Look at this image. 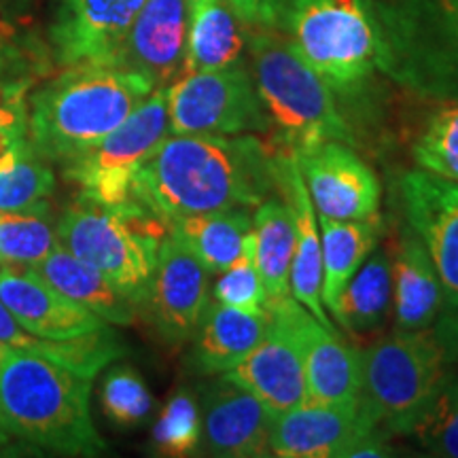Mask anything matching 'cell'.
<instances>
[{
    "label": "cell",
    "instance_id": "obj_1",
    "mask_svg": "<svg viewBox=\"0 0 458 458\" xmlns=\"http://www.w3.org/2000/svg\"><path fill=\"white\" fill-rule=\"evenodd\" d=\"M276 193V151L253 134H168L131 182V199L162 219L255 208Z\"/></svg>",
    "mask_w": 458,
    "mask_h": 458
},
{
    "label": "cell",
    "instance_id": "obj_2",
    "mask_svg": "<svg viewBox=\"0 0 458 458\" xmlns=\"http://www.w3.org/2000/svg\"><path fill=\"white\" fill-rule=\"evenodd\" d=\"M153 89L122 66H66L28 94V140L45 162L64 165L119 128Z\"/></svg>",
    "mask_w": 458,
    "mask_h": 458
},
{
    "label": "cell",
    "instance_id": "obj_3",
    "mask_svg": "<svg viewBox=\"0 0 458 458\" xmlns=\"http://www.w3.org/2000/svg\"><path fill=\"white\" fill-rule=\"evenodd\" d=\"M89 393V377L7 346L0 365V428L37 448L100 456L106 442L91 420Z\"/></svg>",
    "mask_w": 458,
    "mask_h": 458
},
{
    "label": "cell",
    "instance_id": "obj_4",
    "mask_svg": "<svg viewBox=\"0 0 458 458\" xmlns=\"http://www.w3.org/2000/svg\"><path fill=\"white\" fill-rule=\"evenodd\" d=\"M257 94L270 117L278 148L297 153L325 140L357 147L352 125L344 117L337 94L303 60L280 30L246 28Z\"/></svg>",
    "mask_w": 458,
    "mask_h": 458
},
{
    "label": "cell",
    "instance_id": "obj_5",
    "mask_svg": "<svg viewBox=\"0 0 458 458\" xmlns=\"http://www.w3.org/2000/svg\"><path fill=\"white\" fill-rule=\"evenodd\" d=\"M380 72L416 98L458 105V0H376Z\"/></svg>",
    "mask_w": 458,
    "mask_h": 458
},
{
    "label": "cell",
    "instance_id": "obj_6",
    "mask_svg": "<svg viewBox=\"0 0 458 458\" xmlns=\"http://www.w3.org/2000/svg\"><path fill=\"white\" fill-rule=\"evenodd\" d=\"M278 30L340 98L360 96L380 72L376 0H289Z\"/></svg>",
    "mask_w": 458,
    "mask_h": 458
},
{
    "label": "cell",
    "instance_id": "obj_7",
    "mask_svg": "<svg viewBox=\"0 0 458 458\" xmlns=\"http://www.w3.org/2000/svg\"><path fill=\"white\" fill-rule=\"evenodd\" d=\"M168 225L139 202L105 206L79 198L55 227L57 242L139 306L145 300Z\"/></svg>",
    "mask_w": 458,
    "mask_h": 458
},
{
    "label": "cell",
    "instance_id": "obj_8",
    "mask_svg": "<svg viewBox=\"0 0 458 458\" xmlns=\"http://www.w3.org/2000/svg\"><path fill=\"white\" fill-rule=\"evenodd\" d=\"M452 363L433 327L394 329L360 352L359 403L377 431L411 435Z\"/></svg>",
    "mask_w": 458,
    "mask_h": 458
},
{
    "label": "cell",
    "instance_id": "obj_9",
    "mask_svg": "<svg viewBox=\"0 0 458 458\" xmlns=\"http://www.w3.org/2000/svg\"><path fill=\"white\" fill-rule=\"evenodd\" d=\"M394 198L403 225L420 238L444 291V310L433 325L435 335L458 359V182L427 170L401 172Z\"/></svg>",
    "mask_w": 458,
    "mask_h": 458
},
{
    "label": "cell",
    "instance_id": "obj_10",
    "mask_svg": "<svg viewBox=\"0 0 458 458\" xmlns=\"http://www.w3.org/2000/svg\"><path fill=\"white\" fill-rule=\"evenodd\" d=\"M168 134L165 88L153 89L119 128L62 165L64 179L79 187V198L91 202L105 206L130 202L136 174Z\"/></svg>",
    "mask_w": 458,
    "mask_h": 458
},
{
    "label": "cell",
    "instance_id": "obj_11",
    "mask_svg": "<svg viewBox=\"0 0 458 458\" xmlns=\"http://www.w3.org/2000/svg\"><path fill=\"white\" fill-rule=\"evenodd\" d=\"M170 134H255L272 123L242 62L181 74L165 88Z\"/></svg>",
    "mask_w": 458,
    "mask_h": 458
},
{
    "label": "cell",
    "instance_id": "obj_12",
    "mask_svg": "<svg viewBox=\"0 0 458 458\" xmlns=\"http://www.w3.org/2000/svg\"><path fill=\"white\" fill-rule=\"evenodd\" d=\"M208 303L210 272L168 232L159 246L140 314L168 346H182L191 342Z\"/></svg>",
    "mask_w": 458,
    "mask_h": 458
},
{
    "label": "cell",
    "instance_id": "obj_13",
    "mask_svg": "<svg viewBox=\"0 0 458 458\" xmlns=\"http://www.w3.org/2000/svg\"><path fill=\"white\" fill-rule=\"evenodd\" d=\"M295 297L266 303L267 329L259 344L225 371L272 411L274 418L306 403L300 342L293 327Z\"/></svg>",
    "mask_w": 458,
    "mask_h": 458
},
{
    "label": "cell",
    "instance_id": "obj_14",
    "mask_svg": "<svg viewBox=\"0 0 458 458\" xmlns=\"http://www.w3.org/2000/svg\"><path fill=\"white\" fill-rule=\"evenodd\" d=\"M293 156L318 215L334 219H369L377 215L380 181L354 147L325 140Z\"/></svg>",
    "mask_w": 458,
    "mask_h": 458
},
{
    "label": "cell",
    "instance_id": "obj_15",
    "mask_svg": "<svg viewBox=\"0 0 458 458\" xmlns=\"http://www.w3.org/2000/svg\"><path fill=\"white\" fill-rule=\"evenodd\" d=\"M147 0H57L47 28L55 66L108 64Z\"/></svg>",
    "mask_w": 458,
    "mask_h": 458
},
{
    "label": "cell",
    "instance_id": "obj_16",
    "mask_svg": "<svg viewBox=\"0 0 458 458\" xmlns=\"http://www.w3.org/2000/svg\"><path fill=\"white\" fill-rule=\"evenodd\" d=\"M206 454L263 458L270 454L274 414L229 374L210 376L199 393Z\"/></svg>",
    "mask_w": 458,
    "mask_h": 458
},
{
    "label": "cell",
    "instance_id": "obj_17",
    "mask_svg": "<svg viewBox=\"0 0 458 458\" xmlns=\"http://www.w3.org/2000/svg\"><path fill=\"white\" fill-rule=\"evenodd\" d=\"M189 0H147L108 64L142 74L153 88H168L182 74L187 54Z\"/></svg>",
    "mask_w": 458,
    "mask_h": 458
},
{
    "label": "cell",
    "instance_id": "obj_18",
    "mask_svg": "<svg viewBox=\"0 0 458 458\" xmlns=\"http://www.w3.org/2000/svg\"><path fill=\"white\" fill-rule=\"evenodd\" d=\"M376 431L360 403H303L274 418L270 454L280 458H346V452L360 437Z\"/></svg>",
    "mask_w": 458,
    "mask_h": 458
},
{
    "label": "cell",
    "instance_id": "obj_19",
    "mask_svg": "<svg viewBox=\"0 0 458 458\" xmlns=\"http://www.w3.org/2000/svg\"><path fill=\"white\" fill-rule=\"evenodd\" d=\"M306 403L354 405L360 394V352L348 346L334 325H323L300 301L293 303Z\"/></svg>",
    "mask_w": 458,
    "mask_h": 458
},
{
    "label": "cell",
    "instance_id": "obj_20",
    "mask_svg": "<svg viewBox=\"0 0 458 458\" xmlns=\"http://www.w3.org/2000/svg\"><path fill=\"white\" fill-rule=\"evenodd\" d=\"M0 301L38 337L68 340L106 327V320L66 297L32 267L0 266Z\"/></svg>",
    "mask_w": 458,
    "mask_h": 458
},
{
    "label": "cell",
    "instance_id": "obj_21",
    "mask_svg": "<svg viewBox=\"0 0 458 458\" xmlns=\"http://www.w3.org/2000/svg\"><path fill=\"white\" fill-rule=\"evenodd\" d=\"M276 151V193L289 206L295 232L293 263H291V295L323 325H331L320 289H323V257H320L318 215L303 181L293 153Z\"/></svg>",
    "mask_w": 458,
    "mask_h": 458
},
{
    "label": "cell",
    "instance_id": "obj_22",
    "mask_svg": "<svg viewBox=\"0 0 458 458\" xmlns=\"http://www.w3.org/2000/svg\"><path fill=\"white\" fill-rule=\"evenodd\" d=\"M394 329H431L444 310V291L425 244L408 225L401 227L391 259Z\"/></svg>",
    "mask_w": 458,
    "mask_h": 458
},
{
    "label": "cell",
    "instance_id": "obj_23",
    "mask_svg": "<svg viewBox=\"0 0 458 458\" xmlns=\"http://www.w3.org/2000/svg\"><path fill=\"white\" fill-rule=\"evenodd\" d=\"M267 329V312L249 314L210 301L191 337V369L210 377L233 369L259 344Z\"/></svg>",
    "mask_w": 458,
    "mask_h": 458
},
{
    "label": "cell",
    "instance_id": "obj_24",
    "mask_svg": "<svg viewBox=\"0 0 458 458\" xmlns=\"http://www.w3.org/2000/svg\"><path fill=\"white\" fill-rule=\"evenodd\" d=\"M0 344L54 360V363L64 365L89 380H94L102 368L122 359L125 352L122 340L108 325L98 331H91V334L68 337V340H49V337L34 335L17 323L3 301H0Z\"/></svg>",
    "mask_w": 458,
    "mask_h": 458
},
{
    "label": "cell",
    "instance_id": "obj_25",
    "mask_svg": "<svg viewBox=\"0 0 458 458\" xmlns=\"http://www.w3.org/2000/svg\"><path fill=\"white\" fill-rule=\"evenodd\" d=\"M32 270L41 274L49 284H54L66 297H71V300L81 303L88 310L98 314L108 325L128 327V325H134L136 318H139V306L128 295H123L98 270H94L88 263L68 253L60 242Z\"/></svg>",
    "mask_w": 458,
    "mask_h": 458
},
{
    "label": "cell",
    "instance_id": "obj_26",
    "mask_svg": "<svg viewBox=\"0 0 458 458\" xmlns=\"http://www.w3.org/2000/svg\"><path fill=\"white\" fill-rule=\"evenodd\" d=\"M246 26L227 0H189L187 54L182 74L216 71L242 62Z\"/></svg>",
    "mask_w": 458,
    "mask_h": 458
},
{
    "label": "cell",
    "instance_id": "obj_27",
    "mask_svg": "<svg viewBox=\"0 0 458 458\" xmlns=\"http://www.w3.org/2000/svg\"><path fill=\"white\" fill-rule=\"evenodd\" d=\"M55 62L37 17V0H0V81H37Z\"/></svg>",
    "mask_w": 458,
    "mask_h": 458
},
{
    "label": "cell",
    "instance_id": "obj_28",
    "mask_svg": "<svg viewBox=\"0 0 458 458\" xmlns=\"http://www.w3.org/2000/svg\"><path fill=\"white\" fill-rule=\"evenodd\" d=\"M393 303V270L386 250H371L357 274L348 280L335 301L327 308L329 317L351 335L371 334L385 323Z\"/></svg>",
    "mask_w": 458,
    "mask_h": 458
},
{
    "label": "cell",
    "instance_id": "obj_29",
    "mask_svg": "<svg viewBox=\"0 0 458 458\" xmlns=\"http://www.w3.org/2000/svg\"><path fill=\"white\" fill-rule=\"evenodd\" d=\"M250 229L253 216L249 208L187 215L168 223L172 236L179 238L210 274L225 272L238 259Z\"/></svg>",
    "mask_w": 458,
    "mask_h": 458
},
{
    "label": "cell",
    "instance_id": "obj_30",
    "mask_svg": "<svg viewBox=\"0 0 458 458\" xmlns=\"http://www.w3.org/2000/svg\"><path fill=\"white\" fill-rule=\"evenodd\" d=\"M318 229L320 257H323L320 297H323L325 308H329L376 249L377 236H380V216L334 219V216L318 215Z\"/></svg>",
    "mask_w": 458,
    "mask_h": 458
},
{
    "label": "cell",
    "instance_id": "obj_31",
    "mask_svg": "<svg viewBox=\"0 0 458 458\" xmlns=\"http://www.w3.org/2000/svg\"><path fill=\"white\" fill-rule=\"evenodd\" d=\"M253 250L267 301L289 297L295 232L289 206L280 196L267 198L255 206Z\"/></svg>",
    "mask_w": 458,
    "mask_h": 458
},
{
    "label": "cell",
    "instance_id": "obj_32",
    "mask_svg": "<svg viewBox=\"0 0 458 458\" xmlns=\"http://www.w3.org/2000/svg\"><path fill=\"white\" fill-rule=\"evenodd\" d=\"M55 189L54 170L34 153L30 140L20 145L0 162V210L32 213L47 210Z\"/></svg>",
    "mask_w": 458,
    "mask_h": 458
},
{
    "label": "cell",
    "instance_id": "obj_33",
    "mask_svg": "<svg viewBox=\"0 0 458 458\" xmlns=\"http://www.w3.org/2000/svg\"><path fill=\"white\" fill-rule=\"evenodd\" d=\"M49 208L32 213L0 210V266L37 267L55 249V229L49 225Z\"/></svg>",
    "mask_w": 458,
    "mask_h": 458
},
{
    "label": "cell",
    "instance_id": "obj_34",
    "mask_svg": "<svg viewBox=\"0 0 458 458\" xmlns=\"http://www.w3.org/2000/svg\"><path fill=\"white\" fill-rule=\"evenodd\" d=\"M100 405L113 425L131 428L148 420L153 397L139 371L130 365H114L102 380Z\"/></svg>",
    "mask_w": 458,
    "mask_h": 458
},
{
    "label": "cell",
    "instance_id": "obj_35",
    "mask_svg": "<svg viewBox=\"0 0 458 458\" xmlns=\"http://www.w3.org/2000/svg\"><path fill=\"white\" fill-rule=\"evenodd\" d=\"M411 156L420 170L458 182V105H448L428 117Z\"/></svg>",
    "mask_w": 458,
    "mask_h": 458
},
{
    "label": "cell",
    "instance_id": "obj_36",
    "mask_svg": "<svg viewBox=\"0 0 458 458\" xmlns=\"http://www.w3.org/2000/svg\"><path fill=\"white\" fill-rule=\"evenodd\" d=\"M428 454L458 458V376H445L414 433Z\"/></svg>",
    "mask_w": 458,
    "mask_h": 458
},
{
    "label": "cell",
    "instance_id": "obj_37",
    "mask_svg": "<svg viewBox=\"0 0 458 458\" xmlns=\"http://www.w3.org/2000/svg\"><path fill=\"white\" fill-rule=\"evenodd\" d=\"M202 442V418L187 391L172 394L153 427V448L162 456H189Z\"/></svg>",
    "mask_w": 458,
    "mask_h": 458
},
{
    "label": "cell",
    "instance_id": "obj_38",
    "mask_svg": "<svg viewBox=\"0 0 458 458\" xmlns=\"http://www.w3.org/2000/svg\"><path fill=\"white\" fill-rule=\"evenodd\" d=\"M215 301L223 306L236 308V310L249 314L266 312V289H263L261 276L257 272L255 250H253V229L246 236L244 250L225 272H221L215 286Z\"/></svg>",
    "mask_w": 458,
    "mask_h": 458
},
{
    "label": "cell",
    "instance_id": "obj_39",
    "mask_svg": "<svg viewBox=\"0 0 458 458\" xmlns=\"http://www.w3.org/2000/svg\"><path fill=\"white\" fill-rule=\"evenodd\" d=\"M246 28L278 30L289 0H227Z\"/></svg>",
    "mask_w": 458,
    "mask_h": 458
},
{
    "label": "cell",
    "instance_id": "obj_40",
    "mask_svg": "<svg viewBox=\"0 0 458 458\" xmlns=\"http://www.w3.org/2000/svg\"><path fill=\"white\" fill-rule=\"evenodd\" d=\"M9 444V435L3 431V428H0V448H3V445H7Z\"/></svg>",
    "mask_w": 458,
    "mask_h": 458
},
{
    "label": "cell",
    "instance_id": "obj_41",
    "mask_svg": "<svg viewBox=\"0 0 458 458\" xmlns=\"http://www.w3.org/2000/svg\"><path fill=\"white\" fill-rule=\"evenodd\" d=\"M4 351H7V346H4V344H0V365H3V360H4Z\"/></svg>",
    "mask_w": 458,
    "mask_h": 458
}]
</instances>
